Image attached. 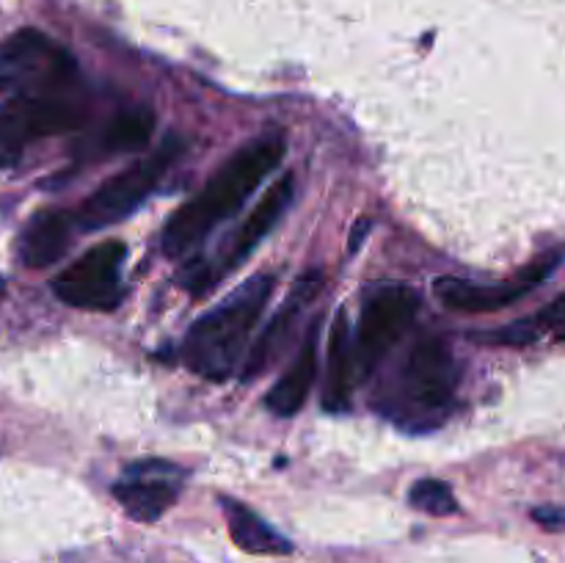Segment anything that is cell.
Wrapping results in <instances>:
<instances>
[{
  "label": "cell",
  "mask_w": 565,
  "mask_h": 563,
  "mask_svg": "<svg viewBox=\"0 0 565 563\" xmlns=\"http://www.w3.org/2000/svg\"><path fill=\"white\" fill-rule=\"evenodd\" d=\"M292 193H296V177L285 174L281 180H276L268 188V193L263 196V202L252 210L246 221H243L241 230L232 235L230 248L221 254L218 263H207V259H199V263L185 265V270L180 274V285L185 287L191 296H207L218 279H224L226 274L237 268V265L246 263L248 254L263 243V237L279 224L281 215L287 213L292 202Z\"/></svg>",
  "instance_id": "52a82bcc"
},
{
  "label": "cell",
  "mask_w": 565,
  "mask_h": 563,
  "mask_svg": "<svg viewBox=\"0 0 565 563\" xmlns=\"http://www.w3.org/2000/svg\"><path fill=\"white\" fill-rule=\"evenodd\" d=\"M75 215L64 210H39L20 235V259L28 268H47L66 254Z\"/></svg>",
  "instance_id": "9a60e30c"
},
{
  "label": "cell",
  "mask_w": 565,
  "mask_h": 563,
  "mask_svg": "<svg viewBox=\"0 0 565 563\" xmlns=\"http://www.w3.org/2000/svg\"><path fill=\"white\" fill-rule=\"evenodd\" d=\"M276 276L259 274L243 282L226 301L210 309L188 329L182 362L207 381H226L243 370L252 337L274 296Z\"/></svg>",
  "instance_id": "7a4b0ae2"
},
{
  "label": "cell",
  "mask_w": 565,
  "mask_h": 563,
  "mask_svg": "<svg viewBox=\"0 0 565 563\" xmlns=\"http://www.w3.org/2000/svg\"><path fill=\"white\" fill-rule=\"evenodd\" d=\"M527 326L530 331H533L535 340H539L541 334H546V331H550L552 337H557V340H565V293H561L550 307L541 309L535 318H527Z\"/></svg>",
  "instance_id": "d6986e66"
},
{
  "label": "cell",
  "mask_w": 565,
  "mask_h": 563,
  "mask_svg": "<svg viewBox=\"0 0 565 563\" xmlns=\"http://www.w3.org/2000/svg\"><path fill=\"white\" fill-rule=\"evenodd\" d=\"M318 329L320 318L309 326V334L303 340L301 351H298L296 362L290 364V370L265 395V408L274 412L276 417H296L303 408V403H307L315 375H318Z\"/></svg>",
  "instance_id": "5bb4252c"
},
{
  "label": "cell",
  "mask_w": 565,
  "mask_h": 563,
  "mask_svg": "<svg viewBox=\"0 0 565 563\" xmlns=\"http://www.w3.org/2000/svg\"><path fill=\"white\" fill-rule=\"evenodd\" d=\"M182 489V472L171 461L143 458L130 464L114 484V497L136 522H158L177 502Z\"/></svg>",
  "instance_id": "8fae6325"
},
{
  "label": "cell",
  "mask_w": 565,
  "mask_h": 563,
  "mask_svg": "<svg viewBox=\"0 0 565 563\" xmlns=\"http://www.w3.org/2000/svg\"><path fill=\"white\" fill-rule=\"evenodd\" d=\"M563 263V248L555 252L541 254L539 259L527 265L524 270H519L513 279L502 282V285H478V282L458 279V276H439L434 285L436 296L452 312H497V309L508 307V304L519 301V298L530 296L533 290H539L546 279L557 270V265Z\"/></svg>",
  "instance_id": "30bf717a"
},
{
  "label": "cell",
  "mask_w": 565,
  "mask_h": 563,
  "mask_svg": "<svg viewBox=\"0 0 565 563\" xmlns=\"http://www.w3.org/2000/svg\"><path fill=\"white\" fill-rule=\"evenodd\" d=\"M127 246L121 241H105L88 248L81 259L53 279V293L77 309H114L121 301V263Z\"/></svg>",
  "instance_id": "9c48e42d"
},
{
  "label": "cell",
  "mask_w": 565,
  "mask_h": 563,
  "mask_svg": "<svg viewBox=\"0 0 565 563\" xmlns=\"http://www.w3.org/2000/svg\"><path fill=\"white\" fill-rule=\"evenodd\" d=\"M224 508L226 524H230V535L243 552H252V555H287L292 552V544L281 533H276L263 517L246 508L243 502L230 500L224 497L221 500Z\"/></svg>",
  "instance_id": "2e32d148"
},
{
  "label": "cell",
  "mask_w": 565,
  "mask_h": 563,
  "mask_svg": "<svg viewBox=\"0 0 565 563\" xmlns=\"http://www.w3.org/2000/svg\"><path fill=\"white\" fill-rule=\"evenodd\" d=\"M281 158H285V141L279 136L257 138L237 149L221 169H215L207 185L169 219L160 237L166 257L182 259L196 252L215 226L232 219L248 202V196L263 185Z\"/></svg>",
  "instance_id": "6da1fadb"
},
{
  "label": "cell",
  "mask_w": 565,
  "mask_h": 563,
  "mask_svg": "<svg viewBox=\"0 0 565 563\" xmlns=\"http://www.w3.org/2000/svg\"><path fill=\"white\" fill-rule=\"evenodd\" d=\"M86 119L81 86L9 94L0 103V169L20 163L31 141L77 130Z\"/></svg>",
  "instance_id": "277c9868"
},
{
  "label": "cell",
  "mask_w": 565,
  "mask_h": 563,
  "mask_svg": "<svg viewBox=\"0 0 565 563\" xmlns=\"http://www.w3.org/2000/svg\"><path fill=\"white\" fill-rule=\"evenodd\" d=\"M419 312V293L408 285H381L367 296L359 318L356 359L359 373L379 370L392 348L412 329Z\"/></svg>",
  "instance_id": "ba28073f"
},
{
  "label": "cell",
  "mask_w": 565,
  "mask_h": 563,
  "mask_svg": "<svg viewBox=\"0 0 565 563\" xmlns=\"http://www.w3.org/2000/svg\"><path fill=\"white\" fill-rule=\"evenodd\" d=\"M356 342H353L348 312L340 309L329 331V357H326L323 381V408L331 414H342L351 408L353 384H356Z\"/></svg>",
  "instance_id": "4fadbf2b"
},
{
  "label": "cell",
  "mask_w": 565,
  "mask_h": 563,
  "mask_svg": "<svg viewBox=\"0 0 565 563\" xmlns=\"http://www.w3.org/2000/svg\"><path fill=\"white\" fill-rule=\"evenodd\" d=\"M182 152L180 138L169 136L152 155H147L143 160L132 163L130 169L119 171L110 180H105L86 202L81 204L75 215V224L81 230H103V226L119 224L127 215L136 213L143 204V199L154 191L160 180H163L166 171L171 169L177 158Z\"/></svg>",
  "instance_id": "5b68a950"
},
{
  "label": "cell",
  "mask_w": 565,
  "mask_h": 563,
  "mask_svg": "<svg viewBox=\"0 0 565 563\" xmlns=\"http://www.w3.org/2000/svg\"><path fill=\"white\" fill-rule=\"evenodd\" d=\"M458 364L445 337H423L401 373L379 401L384 417L408 434H428L445 425L456 403Z\"/></svg>",
  "instance_id": "3957f363"
},
{
  "label": "cell",
  "mask_w": 565,
  "mask_h": 563,
  "mask_svg": "<svg viewBox=\"0 0 565 563\" xmlns=\"http://www.w3.org/2000/svg\"><path fill=\"white\" fill-rule=\"evenodd\" d=\"M77 83L75 59L36 28H22L0 42V94L47 92Z\"/></svg>",
  "instance_id": "8992f818"
},
{
  "label": "cell",
  "mask_w": 565,
  "mask_h": 563,
  "mask_svg": "<svg viewBox=\"0 0 565 563\" xmlns=\"http://www.w3.org/2000/svg\"><path fill=\"white\" fill-rule=\"evenodd\" d=\"M408 502H412L417 511L430 513V517H452L458 513V500L452 495L450 486L445 480L436 478H423L412 486L408 491Z\"/></svg>",
  "instance_id": "ac0fdd59"
},
{
  "label": "cell",
  "mask_w": 565,
  "mask_h": 563,
  "mask_svg": "<svg viewBox=\"0 0 565 563\" xmlns=\"http://www.w3.org/2000/svg\"><path fill=\"white\" fill-rule=\"evenodd\" d=\"M320 290H323V274H320V270H307V274L298 276L290 296H287V304L274 315V320L265 326V331L257 337L252 351H248L246 364H243L241 370L243 379H257L259 373H265V370L274 364V359L285 351L287 340H290L292 329H296L298 315L303 312V307H309V304L315 301V296H318Z\"/></svg>",
  "instance_id": "7c38bea8"
},
{
  "label": "cell",
  "mask_w": 565,
  "mask_h": 563,
  "mask_svg": "<svg viewBox=\"0 0 565 563\" xmlns=\"http://www.w3.org/2000/svg\"><path fill=\"white\" fill-rule=\"evenodd\" d=\"M533 517L535 522H541L550 530L565 528V511H561V508H539V511H533Z\"/></svg>",
  "instance_id": "ffe728a7"
},
{
  "label": "cell",
  "mask_w": 565,
  "mask_h": 563,
  "mask_svg": "<svg viewBox=\"0 0 565 563\" xmlns=\"http://www.w3.org/2000/svg\"><path fill=\"white\" fill-rule=\"evenodd\" d=\"M154 132V110L130 108L121 110L119 116L108 121V127L99 136V149L103 152H136L152 141Z\"/></svg>",
  "instance_id": "e0dca14e"
}]
</instances>
